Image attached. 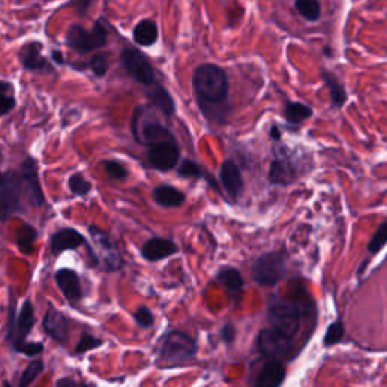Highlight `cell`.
<instances>
[{
  "mask_svg": "<svg viewBox=\"0 0 387 387\" xmlns=\"http://www.w3.org/2000/svg\"><path fill=\"white\" fill-rule=\"evenodd\" d=\"M286 380V368L280 361V359H269L263 365L262 370L258 375V380L254 383L256 387H278Z\"/></svg>",
  "mask_w": 387,
  "mask_h": 387,
  "instance_id": "21",
  "label": "cell"
},
{
  "mask_svg": "<svg viewBox=\"0 0 387 387\" xmlns=\"http://www.w3.org/2000/svg\"><path fill=\"white\" fill-rule=\"evenodd\" d=\"M179 251V246L167 237H150L141 249L143 258L148 262H158L168 259Z\"/></svg>",
  "mask_w": 387,
  "mask_h": 387,
  "instance_id": "19",
  "label": "cell"
},
{
  "mask_svg": "<svg viewBox=\"0 0 387 387\" xmlns=\"http://www.w3.org/2000/svg\"><path fill=\"white\" fill-rule=\"evenodd\" d=\"M28 206L44 208L46 197L39 182V165L32 154L19 168L0 170V222L26 215Z\"/></svg>",
  "mask_w": 387,
  "mask_h": 387,
  "instance_id": "1",
  "label": "cell"
},
{
  "mask_svg": "<svg viewBox=\"0 0 387 387\" xmlns=\"http://www.w3.org/2000/svg\"><path fill=\"white\" fill-rule=\"evenodd\" d=\"M44 369H46V365H44L43 359L32 357L30 363H28V366L23 369V372L20 375L19 387H28L30 384H34L37 381V378L39 375H43Z\"/></svg>",
  "mask_w": 387,
  "mask_h": 387,
  "instance_id": "31",
  "label": "cell"
},
{
  "mask_svg": "<svg viewBox=\"0 0 387 387\" xmlns=\"http://www.w3.org/2000/svg\"><path fill=\"white\" fill-rule=\"evenodd\" d=\"M386 242H387V222H381L375 235L372 236V240H370L368 244V251L370 254H378L386 246Z\"/></svg>",
  "mask_w": 387,
  "mask_h": 387,
  "instance_id": "37",
  "label": "cell"
},
{
  "mask_svg": "<svg viewBox=\"0 0 387 387\" xmlns=\"http://www.w3.org/2000/svg\"><path fill=\"white\" fill-rule=\"evenodd\" d=\"M219 337L221 341L224 342L226 345H232L236 339V330L232 324H226L224 327L219 330Z\"/></svg>",
  "mask_w": 387,
  "mask_h": 387,
  "instance_id": "40",
  "label": "cell"
},
{
  "mask_svg": "<svg viewBox=\"0 0 387 387\" xmlns=\"http://www.w3.org/2000/svg\"><path fill=\"white\" fill-rule=\"evenodd\" d=\"M15 106H17V98H15V85L11 80L0 79V118L6 117L11 114Z\"/></svg>",
  "mask_w": 387,
  "mask_h": 387,
  "instance_id": "28",
  "label": "cell"
},
{
  "mask_svg": "<svg viewBox=\"0 0 387 387\" xmlns=\"http://www.w3.org/2000/svg\"><path fill=\"white\" fill-rule=\"evenodd\" d=\"M197 354V341L185 332L172 330L163 336L158 350V365L161 368H176L188 363Z\"/></svg>",
  "mask_w": 387,
  "mask_h": 387,
  "instance_id": "4",
  "label": "cell"
},
{
  "mask_svg": "<svg viewBox=\"0 0 387 387\" xmlns=\"http://www.w3.org/2000/svg\"><path fill=\"white\" fill-rule=\"evenodd\" d=\"M287 274V256L283 251L263 253L254 259L253 280L260 286H274Z\"/></svg>",
  "mask_w": 387,
  "mask_h": 387,
  "instance_id": "8",
  "label": "cell"
},
{
  "mask_svg": "<svg viewBox=\"0 0 387 387\" xmlns=\"http://www.w3.org/2000/svg\"><path fill=\"white\" fill-rule=\"evenodd\" d=\"M3 386H5V387H6V386L10 387V386H11V383H10V381H3Z\"/></svg>",
  "mask_w": 387,
  "mask_h": 387,
  "instance_id": "44",
  "label": "cell"
},
{
  "mask_svg": "<svg viewBox=\"0 0 387 387\" xmlns=\"http://www.w3.org/2000/svg\"><path fill=\"white\" fill-rule=\"evenodd\" d=\"M269 136L273 138V139H276V141H278V139L282 138V130L278 129V126H273V127H271V130H269Z\"/></svg>",
  "mask_w": 387,
  "mask_h": 387,
  "instance_id": "43",
  "label": "cell"
},
{
  "mask_svg": "<svg viewBox=\"0 0 387 387\" xmlns=\"http://www.w3.org/2000/svg\"><path fill=\"white\" fill-rule=\"evenodd\" d=\"M134 319H135V323L139 325V327H143V328H152L153 324H154V315H153V312L148 309L147 306H141V307H138L135 312H134Z\"/></svg>",
  "mask_w": 387,
  "mask_h": 387,
  "instance_id": "38",
  "label": "cell"
},
{
  "mask_svg": "<svg viewBox=\"0 0 387 387\" xmlns=\"http://www.w3.org/2000/svg\"><path fill=\"white\" fill-rule=\"evenodd\" d=\"M38 240V230L30 224H23L15 232L14 242L17 249L24 256H30L35 251V244Z\"/></svg>",
  "mask_w": 387,
  "mask_h": 387,
  "instance_id": "25",
  "label": "cell"
},
{
  "mask_svg": "<svg viewBox=\"0 0 387 387\" xmlns=\"http://www.w3.org/2000/svg\"><path fill=\"white\" fill-rule=\"evenodd\" d=\"M56 386H60V387H67V386H79V383L76 380H73V378L70 377H65V378H60V380L56 381Z\"/></svg>",
  "mask_w": 387,
  "mask_h": 387,
  "instance_id": "42",
  "label": "cell"
},
{
  "mask_svg": "<svg viewBox=\"0 0 387 387\" xmlns=\"http://www.w3.org/2000/svg\"><path fill=\"white\" fill-rule=\"evenodd\" d=\"M303 310L295 301L286 300L282 295H269L267 303V318L271 327L294 337L300 332Z\"/></svg>",
  "mask_w": 387,
  "mask_h": 387,
  "instance_id": "6",
  "label": "cell"
},
{
  "mask_svg": "<svg viewBox=\"0 0 387 387\" xmlns=\"http://www.w3.org/2000/svg\"><path fill=\"white\" fill-rule=\"evenodd\" d=\"M120 61L123 69L126 70L129 76L136 80L138 84L150 87L156 82V73L148 57L135 47L123 48L120 53Z\"/></svg>",
  "mask_w": 387,
  "mask_h": 387,
  "instance_id": "9",
  "label": "cell"
},
{
  "mask_svg": "<svg viewBox=\"0 0 387 387\" xmlns=\"http://www.w3.org/2000/svg\"><path fill=\"white\" fill-rule=\"evenodd\" d=\"M217 280L230 295L240 294L244 287L242 274L240 273V269L232 267L221 268L217 274Z\"/></svg>",
  "mask_w": 387,
  "mask_h": 387,
  "instance_id": "26",
  "label": "cell"
},
{
  "mask_svg": "<svg viewBox=\"0 0 387 387\" xmlns=\"http://www.w3.org/2000/svg\"><path fill=\"white\" fill-rule=\"evenodd\" d=\"M298 176L300 171L296 168L295 162L291 159V156L277 154L276 159L271 162L268 171V180L271 185L289 186L298 179Z\"/></svg>",
  "mask_w": 387,
  "mask_h": 387,
  "instance_id": "17",
  "label": "cell"
},
{
  "mask_svg": "<svg viewBox=\"0 0 387 387\" xmlns=\"http://www.w3.org/2000/svg\"><path fill=\"white\" fill-rule=\"evenodd\" d=\"M103 168L106 176L112 180H126L129 177V170L125 165V163H121L118 161H106L103 162Z\"/></svg>",
  "mask_w": 387,
  "mask_h": 387,
  "instance_id": "36",
  "label": "cell"
},
{
  "mask_svg": "<svg viewBox=\"0 0 387 387\" xmlns=\"http://www.w3.org/2000/svg\"><path fill=\"white\" fill-rule=\"evenodd\" d=\"M88 232L102 253V258H98L100 259L102 269L106 271V273H117V271H120L123 268V259L117 246L112 242L109 233L94 224L88 227Z\"/></svg>",
  "mask_w": 387,
  "mask_h": 387,
  "instance_id": "13",
  "label": "cell"
},
{
  "mask_svg": "<svg viewBox=\"0 0 387 387\" xmlns=\"http://www.w3.org/2000/svg\"><path fill=\"white\" fill-rule=\"evenodd\" d=\"M65 44L79 55H88L108 44V28L103 20L94 21L91 30L79 23H73L65 34Z\"/></svg>",
  "mask_w": 387,
  "mask_h": 387,
  "instance_id": "7",
  "label": "cell"
},
{
  "mask_svg": "<svg viewBox=\"0 0 387 387\" xmlns=\"http://www.w3.org/2000/svg\"><path fill=\"white\" fill-rule=\"evenodd\" d=\"M192 89L197 105L210 123L226 121L230 111V82L217 64H201L194 70Z\"/></svg>",
  "mask_w": 387,
  "mask_h": 387,
  "instance_id": "2",
  "label": "cell"
},
{
  "mask_svg": "<svg viewBox=\"0 0 387 387\" xmlns=\"http://www.w3.org/2000/svg\"><path fill=\"white\" fill-rule=\"evenodd\" d=\"M145 96L148 98V102L153 106L154 109L161 111L165 117H172L176 112V102L172 96L170 94L168 89L158 84V82H154L153 85L150 87H145Z\"/></svg>",
  "mask_w": 387,
  "mask_h": 387,
  "instance_id": "20",
  "label": "cell"
},
{
  "mask_svg": "<svg viewBox=\"0 0 387 387\" xmlns=\"http://www.w3.org/2000/svg\"><path fill=\"white\" fill-rule=\"evenodd\" d=\"M132 38L135 43L141 47H152L159 39V29L158 24L153 20L144 19L139 21L136 26L132 30Z\"/></svg>",
  "mask_w": 387,
  "mask_h": 387,
  "instance_id": "24",
  "label": "cell"
},
{
  "mask_svg": "<svg viewBox=\"0 0 387 387\" xmlns=\"http://www.w3.org/2000/svg\"><path fill=\"white\" fill-rule=\"evenodd\" d=\"M321 76H323L324 84L328 89V94H330L333 108H342V106L348 100V94H347V89H345L341 79L337 78L333 71L325 70V69L321 70Z\"/></svg>",
  "mask_w": 387,
  "mask_h": 387,
  "instance_id": "22",
  "label": "cell"
},
{
  "mask_svg": "<svg viewBox=\"0 0 387 387\" xmlns=\"http://www.w3.org/2000/svg\"><path fill=\"white\" fill-rule=\"evenodd\" d=\"M343 336H345L343 323L341 319H337L328 325L324 336V345L325 347H333V345L341 343L343 341Z\"/></svg>",
  "mask_w": 387,
  "mask_h": 387,
  "instance_id": "35",
  "label": "cell"
},
{
  "mask_svg": "<svg viewBox=\"0 0 387 387\" xmlns=\"http://www.w3.org/2000/svg\"><path fill=\"white\" fill-rule=\"evenodd\" d=\"M69 64V62H67ZM73 70L76 71H85L89 70L96 78H103L109 69L108 62V55L106 53H97L94 55L91 60L87 62H70L69 64Z\"/></svg>",
  "mask_w": 387,
  "mask_h": 387,
  "instance_id": "27",
  "label": "cell"
},
{
  "mask_svg": "<svg viewBox=\"0 0 387 387\" xmlns=\"http://www.w3.org/2000/svg\"><path fill=\"white\" fill-rule=\"evenodd\" d=\"M44 44L38 39L26 41L19 48V62L24 71L41 73V74H55V65L52 61L43 55Z\"/></svg>",
  "mask_w": 387,
  "mask_h": 387,
  "instance_id": "11",
  "label": "cell"
},
{
  "mask_svg": "<svg viewBox=\"0 0 387 387\" xmlns=\"http://www.w3.org/2000/svg\"><path fill=\"white\" fill-rule=\"evenodd\" d=\"M48 60H51L52 64H55V65H65V64H67V61H65L62 52L61 51H55V48L51 52V57H48Z\"/></svg>",
  "mask_w": 387,
  "mask_h": 387,
  "instance_id": "41",
  "label": "cell"
},
{
  "mask_svg": "<svg viewBox=\"0 0 387 387\" xmlns=\"http://www.w3.org/2000/svg\"><path fill=\"white\" fill-rule=\"evenodd\" d=\"M219 180L230 199L233 201L240 199V195L244 189V179H242L241 168L237 167L232 159H227L222 162V165L219 168Z\"/></svg>",
  "mask_w": 387,
  "mask_h": 387,
  "instance_id": "18",
  "label": "cell"
},
{
  "mask_svg": "<svg viewBox=\"0 0 387 387\" xmlns=\"http://www.w3.org/2000/svg\"><path fill=\"white\" fill-rule=\"evenodd\" d=\"M69 189L73 195L76 197H87L89 192L93 191V185L89 180H87L84 176L79 174V172H74L69 177Z\"/></svg>",
  "mask_w": 387,
  "mask_h": 387,
  "instance_id": "32",
  "label": "cell"
},
{
  "mask_svg": "<svg viewBox=\"0 0 387 387\" xmlns=\"http://www.w3.org/2000/svg\"><path fill=\"white\" fill-rule=\"evenodd\" d=\"M147 148V159L150 167L162 172L174 170L182 158V152H180L176 138L163 139V141L148 145Z\"/></svg>",
  "mask_w": 387,
  "mask_h": 387,
  "instance_id": "10",
  "label": "cell"
},
{
  "mask_svg": "<svg viewBox=\"0 0 387 387\" xmlns=\"http://www.w3.org/2000/svg\"><path fill=\"white\" fill-rule=\"evenodd\" d=\"M87 244L85 236L74 227H61L55 233L51 235L48 245H51V253L53 258H57L64 251L78 250Z\"/></svg>",
  "mask_w": 387,
  "mask_h": 387,
  "instance_id": "16",
  "label": "cell"
},
{
  "mask_svg": "<svg viewBox=\"0 0 387 387\" xmlns=\"http://www.w3.org/2000/svg\"><path fill=\"white\" fill-rule=\"evenodd\" d=\"M177 174L183 179H203L206 174L199 163L191 159H182L177 163Z\"/></svg>",
  "mask_w": 387,
  "mask_h": 387,
  "instance_id": "33",
  "label": "cell"
},
{
  "mask_svg": "<svg viewBox=\"0 0 387 387\" xmlns=\"http://www.w3.org/2000/svg\"><path fill=\"white\" fill-rule=\"evenodd\" d=\"M43 332L46 336L60 345H67L70 337V323L61 310L55 306H48L46 315L43 318Z\"/></svg>",
  "mask_w": 387,
  "mask_h": 387,
  "instance_id": "15",
  "label": "cell"
},
{
  "mask_svg": "<svg viewBox=\"0 0 387 387\" xmlns=\"http://www.w3.org/2000/svg\"><path fill=\"white\" fill-rule=\"evenodd\" d=\"M96 0H70V2L65 6H73L76 10L79 17H87L91 6L94 5Z\"/></svg>",
  "mask_w": 387,
  "mask_h": 387,
  "instance_id": "39",
  "label": "cell"
},
{
  "mask_svg": "<svg viewBox=\"0 0 387 387\" xmlns=\"http://www.w3.org/2000/svg\"><path fill=\"white\" fill-rule=\"evenodd\" d=\"M153 200L161 208H180L186 200L182 191L171 185H161L153 189Z\"/></svg>",
  "mask_w": 387,
  "mask_h": 387,
  "instance_id": "23",
  "label": "cell"
},
{
  "mask_svg": "<svg viewBox=\"0 0 387 387\" xmlns=\"http://www.w3.org/2000/svg\"><path fill=\"white\" fill-rule=\"evenodd\" d=\"M256 348L263 357L283 359L292 350V337L276 328H263L258 334Z\"/></svg>",
  "mask_w": 387,
  "mask_h": 387,
  "instance_id": "12",
  "label": "cell"
},
{
  "mask_svg": "<svg viewBox=\"0 0 387 387\" xmlns=\"http://www.w3.org/2000/svg\"><path fill=\"white\" fill-rule=\"evenodd\" d=\"M55 283L70 306L76 307L82 301V298H84V289H82L80 277L74 269L71 268L57 269L55 273Z\"/></svg>",
  "mask_w": 387,
  "mask_h": 387,
  "instance_id": "14",
  "label": "cell"
},
{
  "mask_svg": "<svg viewBox=\"0 0 387 387\" xmlns=\"http://www.w3.org/2000/svg\"><path fill=\"white\" fill-rule=\"evenodd\" d=\"M37 324L35 307L30 298H26L17 309V298L12 286L8 291V310L5 324V342L12 352L24 357H38L44 351L43 342H28V336Z\"/></svg>",
  "mask_w": 387,
  "mask_h": 387,
  "instance_id": "3",
  "label": "cell"
},
{
  "mask_svg": "<svg viewBox=\"0 0 387 387\" xmlns=\"http://www.w3.org/2000/svg\"><path fill=\"white\" fill-rule=\"evenodd\" d=\"M102 345H103V341L100 339V337H96L91 333H82L73 354L74 356H82V354H87L88 351L102 347Z\"/></svg>",
  "mask_w": 387,
  "mask_h": 387,
  "instance_id": "34",
  "label": "cell"
},
{
  "mask_svg": "<svg viewBox=\"0 0 387 387\" xmlns=\"http://www.w3.org/2000/svg\"><path fill=\"white\" fill-rule=\"evenodd\" d=\"M312 115H314V109L309 105H304L301 102H289L286 105L285 117L291 125H301L303 121L309 120Z\"/></svg>",
  "mask_w": 387,
  "mask_h": 387,
  "instance_id": "29",
  "label": "cell"
},
{
  "mask_svg": "<svg viewBox=\"0 0 387 387\" xmlns=\"http://www.w3.org/2000/svg\"><path fill=\"white\" fill-rule=\"evenodd\" d=\"M130 129L135 141L147 147L163 141V139L174 138L171 130L167 126H163L159 118L156 117L154 109L144 105H139L134 109L130 120Z\"/></svg>",
  "mask_w": 387,
  "mask_h": 387,
  "instance_id": "5",
  "label": "cell"
},
{
  "mask_svg": "<svg viewBox=\"0 0 387 387\" xmlns=\"http://www.w3.org/2000/svg\"><path fill=\"white\" fill-rule=\"evenodd\" d=\"M295 10L309 23L318 21L323 14L319 0H295Z\"/></svg>",
  "mask_w": 387,
  "mask_h": 387,
  "instance_id": "30",
  "label": "cell"
}]
</instances>
